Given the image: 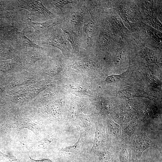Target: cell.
I'll use <instances>...</instances> for the list:
<instances>
[{
  "label": "cell",
  "mask_w": 162,
  "mask_h": 162,
  "mask_svg": "<svg viewBox=\"0 0 162 162\" xmlns=\"http://www.w3.org/2000/svg\"><path fill=\"white\" fill-rule=\"evenodd\" d=\"M70 10L69 20L65 19L63 22L76 32L80 34L81 29L86 20H89V11L85 1H78Z\"/></svg>",
  "instance_id": "1"
},
{
  "label": "cell",
  "mask_w": 162,
  "mask_h": 162,
  "mask_svg": "<svg viewBox=\"0 0 162 162\" xmlns=\"http://www.w3.org/2000/svg\"><path fill=\"white\" fill-rule=\"evenodd\" d=\"M18 8L28 10L30 15L36 16L44 22L60 17L51 12L42 3L41 0H16Z\"/></svg>",
  "instance_id": "2"
},
{
  "label": "cell",
  "mask_w": 162,
  "mask_h": 162,
  "mask_svg": "<svg viewBox=\"0 0 162 162\" xmlns=\"http://www.w3.org/2000/svg\"><path fill=\"white\" fill-rule=\"evenodd\" d=\"M50 49L43 47H27L19 50L16 57L22 65L28 67L38 60L45 59L46 53Z\"/></svg>",
  "instance_id": "3"
},
{
  "label": "cell",
  "mask_w": 162,
  "mask_h": 162,
  "mask_svg": "<svg viewBox=\"0 0 162 162\" xmlns=\"http://www.w3.org/2000/svg\"><path fill=\"white\" fill-rule=\"evenodd\" d=\"M38 42L57 48L65 57H68L71 54V51L68 46V41L59 26L55 27L46 39Z\"/></svg>",
  "instance_id": "4"
},
{
  "label": "cell",
  "mask_w": 162,
  "mask_h": 162,
  "mask_svg": "<svg viewBox=\"0 0 162 162\" xmlns=\"http://www.w3.org/2000/svg\"><path fill=\"white\" fill-rule=\"evenodd\" d=\"M27 28L19 31L17 28L12 27L9 31L8 38L13 45L18 51L27 47L41 48L42 47L38 45L34 41L30 40L26 36L25 30Z\"/></svg>",
  "instance_id": "5"
},
{
  "label": "cell",
  "mask_w": 162,
  "mask_h": 162,
  "mask_svg": "<svg viewBox=\"0 0 162 162\" xmlns=\"http://www.w3.org/2000/svg\"><path fill=\"white\" fill-rule=\"evenodd\" d=\"M65 19V18L58 17L45 22H36L31 21L30 18L28 17L26 19V24L33 28L36 35L45 37V39L54 28L56 25L62 24Z\"/></svg>",
  "instance_id": "6"
},
{
  "label": "cell",
  "mask_w": 162,
  "mask_h": 162,
  "mask_svg": "<svg viewBox=\"0 0 162 162\" xmlns=\"http://www.w3.org/2000/svg\"><path fill=\"white\" fill-rule=\"evenodd\" d=\"M59 25L65 38L70 44L74 51H79L82 48L86 50V44L83 42L81 34L76 32L63 22Z\"/></svg>",
  "instance_id": "7"
},
{
  "label": "cell",
  "mask_w": 162,
  "mask_h": 162,
  "mask_svg": "<svg viewBox=\"0 0 162 162\" xmlns=\"http://www.w3.org/2000/svg\"><path fill=\"white\" fill-rule=\"evenodd\" d=\"M150 147H157L144 133H141L134 139V149L136 157H140L143 152Z\"/></svg>",
  "instance_id": "8"
},
{
  "label": "cell",
  "mask_w": 162,
  "mask_h": 162,
  "mask_svg": "<svg viewBox=\"0 0 162 162\" xmlns=\"http://www.w3.org/2000/svg\"><path fill=\"white\" fill-rule=\"evenodd\" d=\"M43 4L46 7L49 8L58 17L65 18L63 11L64 6L70 4H75L78 1L76 0H41Z\"/></svg>",
  "instance_id": "9"
},
{
  "label": "cell",
  "mask_w": 162,
  "mask_h": 162,
  "mask_svg": "<svg viewBox=\"0 0 162 162\" xmlns=\"http://www.w3.org/2000/svg\"><path fill=\"white\" fill-rule=\"evenodd\" d=\"M117 94L120 98L129 99L138 97H142L154 99V97L144 92L132 88H128L118 91Z\"/></svg>",
  "instance_id": "10"
},
{
  "label": "cell",
  "mask_w": 162,
  "mask_h": 162,
  "mask_svg": "<svg viewBox=\"0 0 162 162\" xmlns=\"http://www.w3.org/2000/svg\"><path fill=\"white\" fill-rule=\"evenodd\" d=\"M140 55L149 64H154L158 65L160 64V63L153 51L147 47L144 48L141 50Z\"/></svg>",
  "instance_id": "11"
},
{
  "label": "cell",
  "mask_w": 162,
  "mask_h": 162,
  "mask_svg": "<svg viewBox=\"0 0 162 162\" xmlns=\"http://www.w3.org/2000/svg\"><path fill=\"white\" fill-rule=\"evenodd\" d=\"M110 34L106 30L102 31L99 36L97 47L104 49L108 46L110 40Z\"/></svg>",
  "instance_id": "12"
},
{
  "label": "cell",
  "mask_w": 162,
  "mask_h": 162,
  "mask_svg": "<svg viewBox=\"0 0 162 162\" xmlns=\"http://www.w3.org/2000/svg\"><path fill=\"white\" fill-rule=\"evenodd\" d=\"M144 76L147 82L151 86L158 89L161 88V82L154 75L151 71H147L145 73Z\"/></svg>",
  "instance_id": "13"
},
{
  "label": "cell",
  "mask_w": 162,
  "mask_h": 162,
  "mask_svg": "<svg viewBox=\"0 0 162 162\" xmlns=\"http://www.w3.org/2000/svg\"><path fill=\"white\" fill-rule=\"evenodd\" d=\"M129 69L120 74H112L108 76L106 79V82L109 83H113L118 82L124 80L128 76Z\"/></svg>",
  "instance_id": "14"
},
{
  "label": "cell",
  "mask_w": 162,
  "mask_h": 162,
  "mask_svg": "<svg viewBox=\"0 0 162 162\" xmlns=\"http://www.w3.org/2000/svg\"><path fill=\"white\" fill-rule=\"evenodd\" d=\"M104 143V136L96 126L94 139L91 151L101 147Z\"/></svg>",
  "instance_id": "15"
},
{
  "label": "cell",
  "mask_w": 162,
  "mask_h": 162,
  "mask_svg": "<svg viewBox=\"0 0 162 162\" xmlns=\"http://www.w3.org/2000/svg\"><path fill=\"white\" fill-rule=\"evenodd\" d=\"M109 129L111 133L117 137L120 138L121 135V129L118 125L113 122L109 124Z\"/></svg>",
  "instance_id": "16"
},
{
  "label": "cell",
  "mask_w": 162,
  "mask_h": 162,
  "mask_svg": "<svg viewBox=\"0 0 162 162\" xmlns=\"http://www.w3.org/2000/svg\"><path fill=\"white\" fill-rule=\"evenodd\" d=\"M82 136H83L82 134H81L80 136L78 141L74 145L71 146L66 147L64 150L66 151L68 150L70 151L75 149L77 150L80 149L82 147V145L83 144V137H82Z\"/></svg>",
  "instance_id": "17"
},
{
  "label": "cell",
  "mask_w": 162,
  "mask_h": 162,
  "mask_svg": "<svg viewBox=\"0 0 162 162\" xmlns=\"http://www.w3.org/2000/svg\"><path fill=\"white\" fill-rule=\"evenodd\" d=\"M120 158L122 162H126L128 158V152L125 149H123L120 154Z\"/></svg>",
  "instance_id": "18"
},
{
  "label": "cell",
  "mask_w": 162,
  "mask_h": 162,
  "mask_svg": "<svg viewBox=\"0 0 162 162\" xmlns=\"http://www.w3.org/2000/svg\"><path fill=\"white\" fill-rule=\"evenodd\" d=\"M0 156L6 158L10 160L14 161H17V160L14 157L11 155H8L3 154L0 151Z\"/></svg>",
  "instance_id": "19"
},
{
  "label": "cell",
  "mask_w": 162,
  "mask_h": 162,
  "mask_svg": "<svg viewBox=\"0 0 162 162\" xmlns=\"http://www.w3.org/2000/svg\"><path fill=\"white\" fill-rule=\"evenodd\" d=\"M32 162H52L49 159H44L41 160H35L30 158Z\"/></svg>",
  "instance_id": "20"
}]
</instances>
